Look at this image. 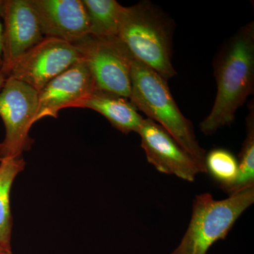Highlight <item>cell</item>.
Masks as SVG:
<instances>
[{
	"label": "cell",
	"instance_id": "obj_15",
	"mask_svg": "<svg viewBox=\"0 0 254 254\" xmlns=\"http://www.w3.org/2000/svg\"><path fill=\"white\" fill-rule=\"evenodd\" d=\"M246 138L238 161V175L231 187L224 190L229 195L236 194L242 190L254 188V102L249 105V114L246 119Z\"/></svg>",
	"mask_w": 254,
	"mask_h": 254
},
{
	"label": "cell",
	"instance_id": "obj_12",
	"mask_svg": "<svg viewBox=\"0 0 254 254\" xmlns=\"http://www.w3.org/2000/svg\"><path fill=\"white\" fill-rule=\"evenodd\" d=\"M103 115L110 124L125 134L138 133L144 118L129 99L115 93L95 90L81 105Z\"/></svg>",
	"mask_w": 254,
	"mask_h": 254
},
{
	"label": "cell",
	"instance_id": "obj_11",
	"mask_svg": "<svg viewBox=\"0 0 254 254\" xmlns=\"http://www.w3.org/2000/svg\"><path fill=\"white\" fill-rule=\"evenodd\" d=\"M45 37L75 44L89 35L90 26L82 0H31Z\"/></svg>",
	"mask_w": 254,
	"mask_h": 254
},
{
	"label": "cell",
	"instance_id": "obj_14",
	"mask_svg": "<svg viewBox=\"0 0 254 254\" xmlns=\"http://www.w3.org/2000/svg\"><path fill=\"white\" fill-rule=\"evenodd\" d=\"M89 21V34L118 38L125 6L115 0H82Z\"/></svg>",
	"mask_w": 254,
	"mask_h": 254
},
{
	"label": "cell",
	"instance_id": "obj_3",
	"mask_svg": "<svg viewBox=\"0 0 254 254\" xmlns=\"http://www.w3.org/2000/svg\"><path fill=\"white\" fill-rule=\"evenodd\" d=\"M173 21L150 1L125 7L118 38L133 59L168 81L177 74L172 63Z\"/></svg>",
	"mask_w": 254,
	"mask_h": 254
},
{
	"label": "cell",
	"instance_id": "obj_18",
	"mask_svg": "<svg viewBox=\"0 0 254 254\" xmlns=\"http://www.w3.org/2000/svg\"><path fill=\"white\" fill-rule=\"evenodd\" d=\"M0 254H12V252L0 245Z\"/></svg>",
	"mask_w": 254,
	"mask_h": 254
},
{
	"label": "cell",
	"instance_id": "obj_2",
	"mask_svg": "<svg viewBox=\"0 0 254 254\" xmlns=\"http://www.w3.org/2000/svg\"><path fill=\"white\" fill-rule=\"evenodd\" d=\"M129 100L137 110L165 128L194 160L201 173H206V151L197 141L191 122L175 103L167 80L134 59L131 62Z\"/></svg>",
	"mask_w": 254,
	"mask_h": 254
},
{
	"label": "cell",
	"instance_id": "obj_9",
	"mask_svg": "<svg viewBox=\"0 0 254 254\" xmlns=\"http://www.w3.org/2000/svg\"><path fill=\"white\" fill-rule=\"evenodd\" d=\"M138 133L148 163L160 173L190 182L201 173L194 160L158 123L144 119Z\"/></svg>",
	"mask_w": 254,
	"mask_h": 254
},
{
	"label": "cell",
	"instance_id": "obj_6",
	"mask_svg": "<svg viewBox=\"0 0 254 254\" xmlns=\"http://www.w3.org/2000/svg\"><path fill=\"white\" fill-rule=\"evenodd\" d=\"M98 90L129 99L133 58L118 38L88 35L75 43Z\"/></svg>",
	"mask_w": 254,
	"mask_h": 254
},
{
	"label": "cell",
	"instance_id": "obj_7",
	"mask_svg": "<svg viewBox=\"0 0 254 254\" xmlns=\"http://www.w3.org/2000/svg\"><path fill=\"white\" fill-rule=\"evenodd\" d=\"M81 60L74 45L45 37L11 65L6 78L24 82L39 92L53 78Z\"/></svg>",
	"mask_w": 254,
	"mask_h": 254
},
{
	"label": "cell",
	"instance_id": "obj_1",
	"mask_svg": "<svg viewBox=\"0 0 254 254\" xmlns=\"http://www.w3.org/2000/svg\"><path fill=\"white\" fill-rule=\"evenodd\" d=\"M217 93L213 108L200 123L205 135L214 134L234 123L237 110L254 90V24L241 27L215 57Z\"/></svg>",
	"mask_w": 254,
	"mask_h": 254
},
{
	"label": "cell",
	"instance_id": "obj_20",
	"mask_svg": "<svg viewBox=\"0 0 254 254\" xmlns=\"http://www.w3.org/2000/svg\"><path fill=\"white\" fill-rule=\"evenodd\" d=\"M0 161H1V159H0Z\"/></svg>",
	"mask_w": 254,
	"mask_h": 254
},
{
	"label": "cell",
	"instance_id": "obj_19",
	"mask_svg": "<svg viewBox=\"0 0 254 254\" xmlns=\"http://www.w3.org/2000/svg\"><path fill=\"white\" fill-rule=\"evenodd\" d=\"M1 31H2V26H1V24L0 23V58H1Z\"/></svg>",
	"mask_w": 254,
	"mask_h": 254
},
{
	"label": "cell",
	"instance_id": "obj_17",
	"mask_svg": "<svg viewBox=\"0 0 254 254\" xmlns=\"http://www.w3.org/2000/svg\"><path fill=\"white\" fill-rule=\"evenodd\" d=\"M6 79V77L5 76L4 73L0 71V90H1V88H2L3 86H4Z\"/></svg>",
	"mask_w": 254,
	"mask_h": 254
},
{
	"label": "cell",
	"instance_id": "obj_16",
	"mask_svg": "<svg viewBox=\"0 0 254 254\" xmlns=\"http://www.w3.org/2000/svg\"><path fill=\"white\" fill-rule=\"evenodd\" d=\"M205 166L206 173L220 184L223 191L236 181L238 161L230 150L216 148L206 153Z\"/></svg>",
	"mask_w": 254,
	"mask_h": 254
},
{
	"label": "cell",
	"instance_id": "obj_5",
	"mask_svg": "<svg viewBox=\"0 0 254 254\" xmlns=\"http://www.w3.org/2000/svg\"><path fill=\"white\" fill-rule=\"evenodd\" d=\"M38 107V91L13 78H6L0 90V118L4 125L5 136L0 143V159L19 158L31 149L29 136Z\"/></svg>",
	"mask_w": 254,
	"mask_h": 254
},
{
	"label": "cell",
	"instance_id": "obj_4",
	"mask_svg": "<svg viewBox=\"0 0 254 254\" xmlns=\"http://www.w3.org/2000/svg\"><path fill=\"white\" fill-rule=\"evenodd\" d=\"M254 202V188L214 199L208 193L195 195L192 215L180 245L171 254H208L209 249L225 240L237 220Z\"/></svg>",
	"mask_w": 254,
	"mask_h": 254
},
{
	"label": "cell",
	"instance_id": "obj_13",
	"mask_svg": "<svg viewBox=\"0 0 254 254\" xmlns=\"http://www.w3.org/2000/svg\"><path fill=\"white\" fill-rule=\"evenodd\" d=\"M21 157L1 159L0 161V245L11 250L13 220L10 208V192L16 176L24 170Z\"/></svg>",
	"mask_w": 254,
	"mask_h": 254
},
{
	"label": "cell",
	"instance_id": "obj_8",
	"mask_svg": "<svg viewBox=\"0 0 254 254\" xmlns=\"http://www.w3.org/2000/svg\"><path fill=\"white\" fill-rule=\"evenodd\" d=\"M1 31L0 71L8 70L18 59L45 38L31 0L0 1Z\"/></svg>",
	"mask_w": 254,
	"mask_h": 254
},
{
	"label": "cell",
	"instance_id": "obj_10",
	"mask_svg": "<svg viewBox=\"0 0 254 254\" xmlns=\"http://www.w3.org/2000/svg\"><path fill=\"white\" fill-rule=\"evenodd\" d=\"M97 90L91 71L83 60L53 78L38 92L35 123L41 119L58 118L62 109L81 108L83 102Z\"/></svg>",
	"mask_w": 254,
	"mask_h": 254
}]
</instances>
